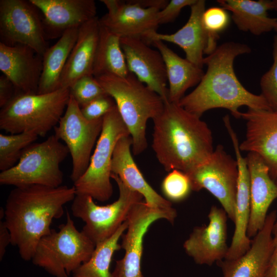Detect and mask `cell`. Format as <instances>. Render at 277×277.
<instances>
[{"label":"cell","instance_id":"cell-18","mask_svg":"<svg viewBox=\"0 0 277 277\" xmlns=\"http://www.w3.org/2000/svg\"><path fill=\"white\" fill-rule=\"evenodd\" d=\"M43 16L47 39L60 38L68 30L79 28L96 16L94 0H30Z\"/></svg>","mask_w":277,"mask_h":277},{"label":"cell","instance_id":"cell-6","mask_svg":"<svg viewBox=\"0 0 277 277\" xmlns=\"http://www.w3.org/2000/svg\"><path fill=\"white\" fill-rule=\"evenodd\" d=\"M95 246L77 230L67 211L65 224L40 240L31 260L54 277H69L89 259Z\"/></svg>","mask_w":277,"mask_h":277},{"label":"cell","instance_id":"cell-26","mask_svg":"<svg viewBox=\"0 0 277 277\" xmlns=\"http://www.w3.org/2000/svg\"><path fill=\"white\" fill-rule=\"evenodd\" d=\"M150 44L160 52L165 64L169 102L177 104L189 88L199 84L205 72L202 68L180 57L164 42L154 41Z\"/></svg>","mask_w":277,"mask_h":277},{"label":"cell","instance_id":"cell-21","mask_svg":"<svg viewBox=\"0 0 277 277\" xmlns=\"http://www.w3.org/2000/svg\"><path fill=\"white\" fill-rule=\"evenodd\" d=\"M246 160L250 183V213L247 235L253 238L263 227L269 208L277 199V184L258 154L248 152Z\"/></svg>","mask_w":277,"mask_h":277},{"label":"cell","instance_id":"cell-38","mask_svg":"<svg viewBox=\"0 0 277 277\" xmlns=\"http://www.w3.org/2000/svg\"><path fill=\"white\" fill-rule=\"evenodd\" d=\"M15 89L12 82L4 74L0 76V107L6 105L15 95Z\"/></svg>","mask_w":277,"mask_h":277},{"label":"cell","instance_id":"cell-17","mask_svg":"<svg viewBox=\"0 0 277 277\" xmlns=\"http://www.w3.org/2000/svg\"><path fill=\"white\" fill-rule=\"evenodd\" d=\"M108 12L100 18V23L122 37L143 38L148 33L157 31L159 9L145 8L132 0H101Z\"/></svg>","mask_w":277,"mask_h":277},{"label":"cell","instance_id":"cell-28","mask_svg":"<svg viewBox=\"0 0 277 277\" xmlns=\"http://www.w3.org/2000/svg\"><path fill=\"white\" fill-rule=\"evenodd\" d=\"M78 29L66 31L43 55V68L37 93H48L60 89L61 77L76 42Z\"/></svg>","mask_w":277,"mask_h":277},{"label":"cell","instance_id":"cell-37","mask_svg":"<svg viewBox=\"0 0 277 277\" xmlns=\"http://www.w3.org/2000/svg\"><path fill=\"white\" fill-rule=\"evenodd\" d=\"M196 0H171L158 13L159 25L173 22L180 14L182 9L186 6H191Z\"/></svg>","mask_w":277,"mask_h":277},{"label":"cell","instance_id":"cell-14","mask_svg":"<svg viewBox=\"0 0 277 277\" xmlns=\"http://www.w3.org/2000/svg\"><path fill=\"white\" fill-rule=\"evenodd\" d=\"M207 225L196 226L183 244L186 253L199 265L211 266L225 259L227 246V214L212 206Z\"/></svg>","mask_w":277,"mask_h":277},{"label":"cell","instance_id":"cell-11","mask_svg":"<svg viewBox=\"0 0 277 277\" xmlns=\"http://www.w3.org/2000/svg\"><path fill=\"white\" fill-rule=\"evenodd\" d=\"M103 117L90 121L70 95L65 112L54 128V135L64 142L72 159L71 180L74 183L85 172L93 146L102 131Z\"/></svg>","mask_w":277,"mask_h":277},{"label":"cell","instance_id":"cell-25","mask_svg":"<svg viewBox=\"0 0 277 277\" xmlns=\"http://www.w3.org/2000/svg\"><path fill=\"white\" fill-rule=\"evenodd\" d=\"M101 24L96 16L78 29L76 42L62 74L60 89L69 88L79 78L93 75Z\"/></svg>","mask_w":277,"mask_h":277},{"label":"cell","instance_id":"cell-12","mask_svg":"<svg viewBox=\"0 0 277 277\" xmlns=\"http://www.w3.org/2000/svg\"><path fill=\"white\" fill-rule=\"evenodd\" d=\"M186 174L190 179L192 190L208 191L234 222L239 175L236 159L219 145L207 161Z\"/></svg>","mask_w":277,"mask_h":277},{"label":"cell","instance_id":"cell-24","mask_svg":"<svg viewBox=\"0 0 277 277\" xmlns=\"http://www.w3.org/2000/svg\"><path fill=\"white\" fill-rule=\"evenodd\" d=\"M132 144L130 136L123 137L117 142L112 156V173L117 175L129 189L141 194L148 206L165 210H174L171 202L159 194L144 178L133 159Z\"/></svg>","mask_w":277,"mask_h":277},{"label":"cell","instance_id":"cell-16","mask_svg":"<svg viewBox=\"0 0 277 277\" xmlns=\"http://www.w3.org/2000/svg\"><path fill=\"white\" fill-rule=\"evenodd\" d=\"M121 45L129 71L161 96L165 103L169 102L166 67L160 52L141 38L122 37Z\"/></svg>","mask_w":277,"mask_h":277},{"label":"cell","instance_id":"cell-40","mask_svg":"<svg viewBox=\"0 0 277 277\" xmlns=\"http://www.w3.org/2000/svg\"><path fill=\"white\" fill-rule=\"evenodd\" d=\"M266 277H277V236H274L273 247L269 260Z\"/></svg>","mask_w":277,"mask_h":277},{"label":"cell","instance_id":"cell-23","mask_svg":"<svg viewBox=\"0 0 277 277\" xmlns=\"http://www.w3.org/2000/svg\"><path fill=\"white\" fill-rule=\"evenodd\" d=\"M206 2L196 0L190 7V14L187 23L172 34H162L157 31L147 33L142 38L148 44L154 41L170 42L181 47L186 58L203 68L204 54L208 45V35L203 23L202 15L206 10Z\"/></svg>","mask_w":277,"mask_h":277},{"label":"cell","instance_id":"cell-5","mask_svg":"<svg viewBox=\"0 0 277 277\" xmlns=\"http://www.w3.org/2000/svg\"><path fill=\"white\" fill-rule=\"evenodd\" d=\"M70 88L44 94L17 93L0 111V128L10 134L44 136L58 123L67 106Z\"/></svg>","mask_w":277,"mask_h":277},{"label":"cell","instance_id":"cell-32","mask_svg":"<svg viewBox=\"0 0 277 277\" xmlns=\"http://www.w3.org/2000/svg\"><path fill=\"white\" fill-rule=\"evenodd\" d=\"M230 19L227 11L221 7H212L204 11L202 23L209 40L206 54H211L216 48L219 34L227 28Z\"/></svg>","mask_w":277,"mask_h":277},{"label":"cell","instance_id":"cell-19","mask_svg":"<svg viewBox=\"0 0 277 277\" xmlns=\"http://www.w3.org/2000/svg\"><path fill=\"white\" fill-rule=\"evenodd\" d=\"M276 213L268 214L262 228L252 240L249 249L242 255L217 262L222 277H266L269 260L273 249V230Z\"/></svg>","mask_w":277,"mask_h":277},{"label":"cell","instance_id":"cell-42","mask_svg":"<svg viewBox=\"0 0 277 277\" xmlns=\"http://www.w3.org/2000/svg\"><path fill=\"white\" fill-rule=\"evenodd\" d=\"M272 9L277 11V0L271 1Z\"/></svg>","mask_w":277,"mask_h":277},{"label":"cell","instance_id":"cell-8","mask_svg":"<svg viewBox=\"0 0 277 277\" xmlns=\"http://www.w3.org/2000/svg\"><path fill=\"white\" fill-rule=\"evenodd\" d=\"M130 136L116 106L103 119V127L83 175L74 183L76 194L91 196L100 202L108 201L113 194L111 182L112 156L115 145L123 137Z\"/></svg>","mask_w":277,"mask_h":277},{"label":"cell","instance_id":"cell-15","mask_svg":"<svg viewBox=\"0 0 277 277\" xmlns=\"http://www.w3.org/2000/svg\"><path fill=\"white\" fill-rule=\"evenodd\" d=\"M246 121L245 140L239 144L241 151L259 155L267 165L271 178L277 181V110L248 108L241 112Z\"/></svg>","mask_w":277,"mask_h":277},{"label":"cell","instance_id":"cell-34","mask_svg":"<svg viewBox=\"0 0 277 277\" xmlns=\"http://www.w3.org/2000/svg\"><path fill=\"white\" fill-rule=\"evenodd\" d=\"M69 88L70 95L80 107L98 97L107 94L93 75L79 78Z\"/></svg>","mask_w":277,"mask_h":277},{"label":"cell","instance_id":"cell-7","mask_svg":"<svg viewBox=\"0 0 277 277\" xmlns=\"http://www.w3.org/2000/svg\"><path fill=\"white\" fill-rule=\"evenodd\" d=\"M69 154L66 145L54 134L42 142L33 143L23 151L14 166L1 171L0 184L15 187L61 186L64 174L60 164Z\"/></svg>","mask_w":277,"mask_h":277},{"label":"cell","instance_id":"cell-22","mask_svg":"<svg viewBox=\"0 0 277 277\" xmlns=\"http://www.w3.org/2000/svg\"><path fill=\"white\" fill-rule=\"evenodd\" d=\"M226 128L233 144L239 171L234 221L235 228L231 244L225 259L231 260L244 254L251 244L252 240L247 234L250 213V195L249 176L246 158L241 154L239 140L231 125H226Z\"/></svg>","mask_w":277,"mask_h":277},{"label":"cell","instance_id":"cell-9","mask_svg":"<svg viewBox=\"0 0 277 277\" xmlns=\"http://www.w3.org/2000/svg\"><path fill=\"white\" fill-rule=\"evenodd\" d=\"M111 177L119 190L115 202L100 206L91 196L80 194H76L72 201V215L85 223L82 231L95 245L111 237L127 220L133 206L144 201L141 194L127 187L117 175L111 173Z\"/></svg>","mask_w":277,"mask_h":277},{"label":"cell","instance_id":"cell-1","mask_svg":"<svg viewBox=\"0 0 277 277\" xmlns=\"http://www.w3.org/2000/svg\"><path fill=\"white\" fill-rule=\"evenodd\" d=\"M250 47L243 43L228 42L217 46L204 57L207 70L199 84L177 103L188 111L201 117L215 108L229 110L235 118H241V106L254 109H270L264 98L247 90L234 70V61L240 55L249 53Z\"/></svg>","mask_w":277,"mask_h":277},{"label":"cell","instance_id":"cell-13","mask_svg":"<svg viewBox=\"0 0 277 277\" xmlns=\"http://www.w3.org/2000/svg\"><path fill=\"white\" fill-rule=\"evenodd\" d=\"M177 216L175 209L165 210L148 206L144 201L135 204L130 211L126 233L122 236L121 248L125 251L122 259L116 261L112 277H143L141 261L143 241L152 223L165 219L173 223Z\"/></svg>","mask_w":277,"mask_h":277},{"label":"cell","instance_id":"cell-43","mask_svg":"<svg viewBox=\"0 0 277 277\" xmlns=\"http://www.w3.org/2000/svg\"><path fill=\"white\" fill-rule=\"evenodd\" d=\"M275 182L277 184V181ZM273 234L274 235V236H277V220L274 225L273 230Z\"/></svg>","mask_w":277,"mask_h":277},{"label":"cell","instance_id":"cell-20","mask_svg":"<svg viewBox=\"0 0 277 277\" xmlns=\"http://www.w3.org/2000/svg\"><path fill=\"white\" fill-rule=\"evenodd\" d=\"M43 68V56L22 45L0 43V70L17 93H37Z\"/></svg>","mask_w":277,"mask_h":277},{"label":"cell","instance_id":"cell-10","mask_svg":"<svg viewBox=\"0 0 277 277\" xmlns=\"http://www.w3.org/2000/svg\"><path fill=\"white\" fill-rule=\"evenodd\" d=\"M1 43L28 46L43 56L49 47L40 10L30 0L0 1Z\"/></svg>","mask_w":277,"mask_h":277},{"label":"cell","instance_id":"cell-4","mask_svg":"<svg viewBox=\"0 0 277 277\" xmlns=\"http://www.w3.org/2000/svg\"><path fill=\"white\" fill-rule=\"evenodd\" d=\"M95 78L115 102L132 138L133 153L140 154L148 145L147 122L161 113L165 102L130 72L125 77L105 74Z\"/></svg>","mask_w":277,"mask_h":277},{"label":"cell","instance_id":"cell-35","mask_svg":"<svg viewBox=\"0 0 277 277\" xmlns=\"http://www.w3.org/2000/svg\"><path fill=\"white\" fill-rule=\"evenodd\" d=\"M273 63L270 69L261 77L260 94L271 110H277V35L273 42Z\"/></svg>","mask_w":277,"mask_h":277},{"label":"cell","instance_id":"cell-36","mask_svg":"<svg viewBox=\"0 0 277 277\" xmlns=\"http://www.w3.org/2000/svg\"><path fill=\"white\" fill-rule=\"evenodd\" d=\"M116 106L115 102L108 94L98 97L81 107V111L87 120L93 121L103 118Z\"/></svg>","mask_w":277,"mask_h":277},{"label":"cell","instance_id":"cell-31","mask_svg":"<svg viewBox=\"0 0 277 277\" xmlns=\"http://www.w3.org/2000/svg\"><path fill=\"white\" fill-rule=\"evenodd\" d=\"M38 137L33 132L0 134V170L5 171L14 166L23 151Z\"/></svg>","mask_w":277,"mask_h":277},{"label":"cell","instance_id":"cell-41","mask_svg":"<svg viewBox=\"0 0 277 277\" xmlns=\"http://www.w3.org/2000/svg\"><path fill=\"white\" fill-rule=\"evenodd\" d=\"M138 5L145 8H155L160 10L163 9L169 2L168 0H132Z\"/></svg>","mask_w":277,"mask_h":277},{"label":"cell","instance_id":"cell-3","mask_svg":"<svg viewBox=\"0 0 277 277\" xmlns=\"http://www.w3.org/2000/svg\"><path fill=\"white\" fill-rule=\"evenodd\" d=\"M153 121L152 147L166 171L188 173L212 154L213 137L207 124L178 104L165 102Z\"/></svg>","mask_w":277,"mask_h":277},{"label":"cell","instance_id":"cell-39","mask_svg":"<svg viewBox=\"0 0 277 277\" xmlns=\"http://www.w3.org/2000/svg\"><path fill=\"white\" fill-rule=\"evenodd\" d=\"M11 244V236L4 220H0V260L5 254L8 245Z\"/></svg>","mask_w":277,"mask_h":277},{"label":"cell","instance_id":"cell-29","mask_svg":"<svg viewBox=\"0 0 277 277\" xmlns=\"http://www.w3.org/2000/svg\"><path fill=\"white\" fill-rule=\"evenodd\" d=\"M129 73L121 45V37L101 24L93 75L96 77L112 74L125 77Z\"/></svg>","mask_w":277,"mask_h":277},{"label":"cell","instance_id":"cell-2","mask_svg":"<svg viewBox=\"0 0 277 277\" xmlns=\"http://www.w3.org/2000/svg\"><path fill=\"white\" fill-rule=\"evenodd\" d=\"M76 195L74 186L31 185L15 187L4 207V220L21 258L30 261L40 240L50 233L54 219L64 213V206Z\"/></svg>","mask_w":277,"mask_h":277},{"label":"cell","instance_id":"cell-33","mask_svg":"<svg viewBox=\"0 0 277 277\" xmlns=\"http://www.w3.org/2000/svg\"><path fill=\"white\" fill-rule=\"evenodd\" d=\"M163 194L170 202H180L192 190L189 176L179 170H173L165 177L162 183Z\"/></svg>","mask_w":277,"mask_h":277},{"label":"cell","instance_id":"cell-30","mask_svg":"<svg viewBox=\"0 0 277 277\" xmlns=\"http://www.w3.org/2000/svg\"><path fill=\"white\" fill-rule=\"evenodd\" d=\"M127 226L126 220L111 237L96 245L89 259L72 273V277H112V259L115 251L121 248L118 242Z\"/></svg>","mask_w":277,"mask_h":277},{"label":"cell","instance_id":"cell-27","mask_svg":"<svg viewBox=\"0 0 277 277\" xmlns=\"http://www.w3.org/2000/svg\"><path fill=\"white\" fill-rule=\"evenodd\" d=\"M220 7L230 11L231 18L241 31L255 35L275 30L277 32V17L268 16L272 9L271 1L218 0Z\"/></svg>","mask_w":277,"mask_h":277}]
</instances>
